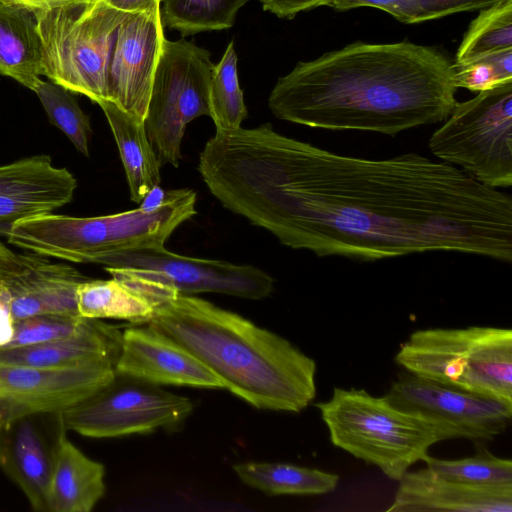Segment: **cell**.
<instances>
[{
	"label": "cell",
	"instance_id": "1",
	"mask_svg": "<svg viewBox=\"0 0 512 512\" xmlns=\"http://www.w3.org/2000/svg\"><path fill=\"white\" fill-rule=\"evenodd\" d=\"M198 171L225 208L320 257L447 251L512 261L511 197L417 153L340 155L264 123L216 130Z\"/></svg>",
	"mask_w": 512,
	"mask_h": 512
},
{
	"label": "cell",
	"instance_id": "2",
	"mask_svg": "<svg viewBox=\"0 0 512 512\" xmlns=\"http://www.w3.org/2000/svg\"><path fill=\"white\" fill-rule=\"evenodd\" d=\"M453 62L409 41L355 42L280 77L268 107L281 120L394 136L444 121L456 104Z\"/></svg>",
	"mask_w": 512,
	"mask_h": 512
},
{
	"label": "cell",
	"instance_id": "3",
	"mask_svg": "<svg viewBox=\"0 0 512 512\" xmlns=\"http://www.w3.org/2000/svg\"><path fill=\"white\" fill-rule=\"evenodd\" d=\"M150 328L188 350L224 389L257 409L300 412L316 395V362L282 336L164 285Z\"/></svg>",
	"mask_w": 512,
	"mask_h": 512
},
{
	"label": "cell",
	"instance_id": "4",
	"mask_svg": "<svg viewBox=\"0 0 512 512\" xmlns=\"http://www.w3.org/2000/svg\"><path fill=\"white\" fill-rule=\"evenodd\" d=\"M194 190L166 191L155 208L139 206L97 217L47 213L16 223L8 243L47 257L74 263H96L112 254L164 246L166 240L196 212Z\"/></svg>",
	"mask_w": 512,
	"mask_h": 512
},
{
	"label": "cell",
	"instance_id": "5",
	"mask_svg": "<svg viewBox=\"0 0 512 512\" xmlns=\"http://www.w3.org/2000/svg\"><path fill=\"white\" fill-rule=\"evenodd\" d=\"M315 407L334 446L392 480L399 481L414 463L425 461L429 448L440 442L426 421L363 389L334 388L331 398Z\"/></svg>",
	"mask_w": 512,
	"mask_h": 512
},
{
	"label": "cell",
	"instance_id": "6",
	"mask_svg": "<svg viewBox=\"0 0 512 512\" xmlns=\"http://www.w3.org/2000/svg\"><path fill=\"white\" fill-rule=\"evenodd\" d=\"M395 362L410 374L512 404V330L470 326L413 332Z\"/></svg>",
	"mask_w": 512,
	"mask_h": 512
},
{
	"label": "cell",
	"instance_id": "7",
	"mask_svg": "<svg viewBox=\"0 0 512 512\" xmlns=\"http://www.w3.org/2000/svg\"><path fill=\"white\" fill-rule=\"evenodd\" d=\"M36 14L42 75L97 104L108 100L111 54L127 13L94 0Z\"/></svg>",
	"mask_w": 512,
	"mask_h": 512
},
{
	"label": "cell",
	"instance_id": "8",
	"mask_svg": "<svg viewBox=\"0 0 512 512\" xmlns=\"http://www.w3.org/2000/svg\"><path fill=\"white\" fill-rule=\"evenodd\" d=\"M431 153L484 185H512V81L456 102L429 140Z\"/></svg>",
	"mask_w": 512,
	"mask_h": 512
},
{
	"label": "cell",
	"instance_id": "9",
	"mask_svg": "<svg viewBox=\"0 0 512 512\" xmlns=\"http://www.w3.org/2000/svg\"><path fill=\"white\" fill-rule=\"evenodd\" d=\"M210 53L184 39L163 41L144 127L160 165L178 167L189 122L209 116Z\"/></svg>",
	"mask_w": 512,
	"mask_h": 512
},
{
	"label": "cell",
	"instance_id": "10",
	"mask_svg": "<svg viewBox=\"0 0 512 512\" xmlns=\"http://www.w3.org/2000/svg\"><path fill=\"white\" fill-rule=\"evenodd\" d=\"M192 410L187 397L115 373L110 382L60 415L66 430L86 437L111 438L175 427Z\"/></svg>",
	"mask_w": 512,
	"mask_h": 512
},
{
	"label": "cell",
	"instance_id": "11",
	"mask_svg": "<svg viewBox=\"0 0 512 512\" xmlns=\"http://www.w3.org/2000/svg\"><path fill=\"white\" fill-rule=\"evenodd\" d=\"M384 397L430 424L440 441H490L504 432L512 419V404L410 373L400 375Z\"/></svg>",
	"mask_w": 512,
	"mask_h": 512
},
{
	"label": "cell",
	"instance_id": "12",
	"mask_svg": "<svg viewBox=\"0 0 512 512\" xmlns=\"http://www.w3.org/2000/svg\"><path fill=\"white\" fill-rule=\"evenodd\" d=\"M104 267L126 268L183 294L220 293L251 300L268 297L274 279L252 265L187 257L164 246L128 250L103 258Z\"/></svg>",
	"mask_w": 512,
	"mask_h": 512
},
{
	"label": "cell",
	"instance_id": "13",
	"mask_svg": "<svg viewBox=\"0 0 512 512\" xmlns=\"http://www.w3.org/2000/svg\"><path fill=\"white\" fill-rule=\"evenodd\" d=\"M115 362L43 368L0 361V414L5 422L31 414L60 413L115 376Z\"/></svg>",
	"mask_w": 512,
	"mask_h": 512
},
{
	"label": "cell",
	"instance_id": "14",
	"mask_svg": "<svg viewBox=\"0 0 512 512\" xmlns=\"http://www.w3.org/2000/svg\"><path fill=\"white\" fill-rule=\"evenodd\" d=\"M165 39L160 3L127 13L118 27L108 73V100L144 122Z\"/></svg>",
	"mask_w": 512,
	"mask_h": 512
},
{
	"label": "cell",
	"instance_id": "15",
	"mask_svg": "<svg viewBox=\"0 0 512 512\" xmlns=\"http://www.w3.org/2000/svg\"><path fill=\"white\" fill-rule=\"evenodd\" d=\"M86 279L72 265L34 252H15L0 242V286L15 321L42 313L79 315L76 290Z\"/></svg>",
	"mask_w": 512,
	"mask_h": 512
},
{
	"label": "cell",
	"instance_id": "16",
	"mask_svg": "<svg viewBox=\"0 0 512 512\" xmlns=\"http://www.w3.org/2000/svg\"><path fill=\"white\" fill-rule=\"evenodd\" d=\"M77 181L48 155H35L0 166V236L23 220L52 213L73 200Z\"/></svg>",
	"mask_w": 512,
	"mask_h": 512
},
{
	"label": "cell",
	"instance_id": "17",
	"mask_svg": "<svg viewBox=\"0 0 512 512\" xmlns=\"http://www.w3.org/2000/svg\"><path fill=\"white\" fill-rule=\"evenodd\" d=\"M115 373L155 385L222 388V381L175 341L146 327L122 333Z\"/></svg>",
	"mask_w": 512,
	"mask_h": 512
},
{
	"label": "cell",
	"instance_id": "18",
	"mask_svg": "<svg viewBox=\"0 0 512 512\" xmlns=\"http://www.w3.org/2000/svg\"><path fill=\"white\" fill-rule=\"evenodd\" d=\"M45 413L5 422L0 433V467L21 489L35 511L49 512V491L57 444L44 432Z\"/></svg>",
	"mask_w": 512,
	"mask_h": 512
},
{
	"label": "cell",
	"instance_id": "19",
	"mask_svg": "<svg viewBox=\"0 0 512 512\" xmlns=\"http://www.w3.org/2000/svg\"><path fill=\"white\" fill-rule=\"evenodd\" d=\"M388 512H511L512 485L475 486L436 476L427 467L407 471Z\"/></svg>",
	"mask_w": 512,
	"mask_h": 512
},
{
	"label": "cell",
	"instance_id": "20",
	"mask_svg": "<svg viewBox=\"0 0 512 512\" xmlns=\"http://www.w3.org/2000/svg\"><path fill=\"white\" fill-rule=\"evenodd\" d=\"M122 333L100 319H88L77 333L51 342L0 350V361L43 368H67L97 361L116 362Z\"/></svg>",
	"mask_w": 512,
	"mask_h": 512
},
{
	"label": "cell",
	"instance_id": "21",
	"mask_svg": "<svg viewBox=\"0 0 512 512\" xmlns=\"http://www.w3.org/2000/svg\"><path fill=\"white\" fill-rule=\"evenodd\" d=\"M108 280L86 279L76 290L77 310L90 319H120L147 324L157 301L150 281L125 268L104 267Z\"/></svg>",
	"mask_w": 512,
	"mask_h": 512
},
{
	"label": "cell",
	"instance_id": "22",
	"mask_svg": "<svg viewBox=\"0 0 512 512\" xmlns=\"http://www.w3.org/2000/svg\"><path fill=\"white\" fill-rule=\"evenodd\" d=\"M105 467L61 434L54 458L49 512H90L105 494Z\"/></svg>",
	"mask_w": 512,
	"mask_h": 512
},
{
	"label": "cell",
	"instance_id": "23",
	"mask_svg": "<svg viewBox=\"0 0 512 512\" xmlns=\"http://www.w3.org/2000/svg\"><path fill=\"white\" fill-rule=\"evenodd\" d=\"M0 74L32 91L43 76L36 11L11 0H0Z\"/></svg>",
	"mask_w": 512,
	"mask_h": 512
},
{
	"label": "cell",
	"instance_id": "24",
	"mask_svg": "<svg viewBox=\"0 0 512 512\" xmlns=\"http://www.w3.org/2000/svg\"><path fill=\"white\" fill-rule=\"evenodd\" d=\"M98 105L118 146L131 200L141 203L161 182V165L146 135L144 122L131 117L110 101H101Z\"/></svg>",
	"mask_w": 512,
	"mask_h": 512
},
{
	"label": "cell",
	"instance_id": "25",
	"mask_svg": "<svg viewBox=\"0 0 512 512\" xmlns=\"http://www.w3.org/2000/svg\"><path fill=\"white\" fill-rule=\"evenodd\" d=\"M233 469L243 483L268 495H323L339 483L334 473L289 463L245 462Z\"/></svg>",
	"mask_w": 512,
	"mask_h": 512
},
{
	"label": "cell",
	"instance_id": "26",
	"mask_svg": "<svg viewBox=\"0 0 512 512\" xmlns=\"http://www.w3.org/2000/svg\"><path fill=\"white\" fill-rule=\"evenodd\" d=\"M249 0H161L162 24L182 36L233 26L238 10Z\"/></svg>",
	"mask_w": 512,
	"mask_h": 512
},
{
	"label": "cell",
	"instance_id": "27",
	"mask_svg": "<svg viewBox=\"0 0 512 512\" xmlns=\"http://www.w3.org/2000/svg\"><path fill=\"white\" fill-rule=\"evenodd\" d=\"M512 48V0L485 9L471 22L456 53V65Z\"/></svg>",
	"mask_w": 512,
	"mask_h": 512
},
{
	"label": "cell",
	"instance_id": "28",
	"mask_svg": "<svg viewBox=\"0 0 512 512\" xmlns=\"http://www.w3.org/2000/svg\"><path fill=\"white\" fill-rule=\"evenodd\" d=\"M209 111L216 130L237 129L247 118L233 41L228 44L222 59L214 66L209 87Z\"/></svg>",
	"mask_w": 512,
	"mask_h": 512
},
{
	"label": "cell",
	"instance_id": "29",
	"mask_svg": "<svg viewBox=\"0 0 512 512\" xmlns=\"http://www.w3.org/2000/svg\"><path fill=\"white\" fill-rule=\"evenodd\" d=\"M424 462L443 479L475 486L512 485V461L496 457L483 447L471 457L442 460L428 456Z\"/></svg>",
	"mask_w": 512,
	"mask_h": 512
},
{
	"label": "cell",
	"instance_id": "30",
	"mask_svg": "<svg viewBox=\"0 0 512 512\" xmlns=\"http://www.w3.org/2000/svg\"><path fill=\"white\" fill-rule=\"evenodd\" d=\"M33 91L50 122L68 137L78 152L88 157L92 134L90 120L71 92L59 84L44 80H40Z\"/></svg>",
	"mask_w": 512,
	"mask_h": 512
},
{
	"label": "cell",
	"instance_id": "31",
	"mask_svg": "<svg viewBox=\"0 0 512 512\" xmlns=\"http://www.w3.org/2000/svg\"><path fill=\"white\" fill-rule=\"evenodd\" d=\"M88 319L74 314L42 313L16 320L13 338L4 349L51 342L71 336L81 330Z\"/></svg>",
	"mask_w": 512,
	"mask_h": 512
},
{
	"label": "cell",
	"instance_id": "32",
	"mask_svg": "<svg viewBox=\"0 0 512 512\" xmlns=\"http://www.w3.org/2000/svg\"><path fill=\"white\" fill-rule=\"evenodd\" d=\"M453 65L457 88L473 92L488 90L512 81V48L485 55L469 63Z\"/></svg>",
	"mask_w": 512,
	"mask_h": 512
},
{
	"label": "cell",
	"instance_id": "33",
	"mask_svg": "<svg viewBox=\"0 0 512 512\" xmlns=\"http://www.w3.org/2000/svg\"><path fill=\"white\" fill-rule=\"evenodd\" d=\"M326 6L341 11L358 7L377 8L407 24L429 20L418 0H329Z\"/></svg>",
	"mask_w": 512,
	"mask_h": 512
},
{
	"label": "cell",
	"instance_id": "34",
	"mask_svg": "<svg viewBox=\"0 0 512 512\" xmlns=\"http://www.w3.org/2000/svg\"><path fill=\"white\" fill-rule=\"evenodd\" d=\"M428 19L442 18L463 11L485 9L502 0H418Z\"/></svg>",
	"mask_w": 512,
	"mask_h": 512
},
{
	"label": "cell",
	"instance_id": "35",
	"mask_svg": "<svg viewBox=\"0 0 512 512\" xmlns=\"http://www.w3.org/2000/svg\"><path fill=\"white\" fill-rule=\"evenodd\" d=\"M329 0H259L265 11L279 18L291 19L299 12L326 6Z\"/></svg>",
	"mask_w": 512,
	"mask_h": 512
},
{
	"label": "cell",
	"instance_id": "36",
	"mask_svg": "<svg viewBox=\"0 0 512 512\" xmlns=\"http://www.w3.org/2000/svg\"><path fill=\"white\" fill-rule=\"evenodd\" d=\"M14 323L8 295L0 286V350L6 348L11 342L14 335Z\"/></svg>",
	"mask_w": 512,
	"mask_h": 512
},
{
	"label": "cell",
	"instance_id": "37",
	"mask_svg": "<svg viewBox=\"0 0 512 512\" xmlns=\"http://www.w3.org/2000/svg\"><path fill=\"white\" fill-rule=\"evenodd\" d=\"M109 6L124 13L142 12L161 0H104Z\"/></svg>",
	"mask_w": 512,
	"mask_h": 512
},
{
	"label": "cell",
	"instance_id": "38",
	"mask_svg": "<svg viewBox=\"0 0 512 512\" xmlns=\"http://www.w3.org/2000/svg\"><path fill=\"white\" fill-rule=\"evenodd\" d=\"M25 5L34 11H47L65 5L91 2L94 0H11Z\"/></svg>",
	"mask_w": 512,
	"mask_h": 512
},
{
	"label": "cell",
	"instance_id": "39",
	"mask_svg": "<svg viewBox=\"0 0 512 512\" xmlns=\"http://www.w3.org/2000/svg\"><path fill=\"white\" fill-rule=\"evenodd\" d=\"M4 424H5V420H4V418L2 417V415L0 414V433H1V431H2V428H3Z\"/></svg>",
	"mask_w": 512,
	"mask_h": 512
}]
</instances>
